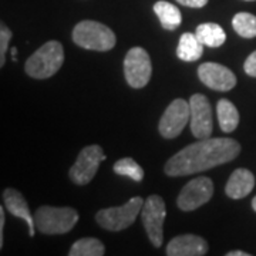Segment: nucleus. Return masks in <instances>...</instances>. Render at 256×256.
<instances>
[{"instance_id": "f257e3e1", "label": "nucleus", "mask_w": 256, "mask_h": 256, "mask_svg": "<svg viewBox=\"0 0 256 256\" xmlns=\"http://www.w3.org/2000/svg\"><path fill=\"white\" fill-rule=\"evenodd\" d=\"M240 152L238 141L232 138H202L185 146L165 164V174L185 176L210 170L235 160Z\"/></svg>"}, {"instance_id": "f03ea898", "label": "nucleus", "mask_w": 256, "mask_h": 256, "mask_svg": "<svg viewBox=\"0 0 256 256\" xmlns=\"http://www.w3.org/2000/svg\"><path fill=\"white\" fill-rule=\"evenodd\" d=\"M64 63V50L62 43L52 40L37 48L26 62L24 70L28 76L37 80H44L54 76Z\"/></svg>"}, {"instance_id": "7ed1b4c3", "label": "nucleus", "mask_w": 256, "mask_h": 256, "mask_svg": "<svg viewBox=\"0 0 256 256\" xmlns=\"http://www.w3.org/2000/svg\"><path fill=\"white\" fill-rule=\"evenodd\" d=\"M73 42L77 46L87 50L108 52L116 46V34L102 23L94 20H82L74 28Z\"/></svg>"}, {"instance_id": "20e7f679", "label": "nucleus", "mask_w": 256, "mask_h": 256, "mask_svg": "<svg viewBox=\"0 0 256 256\" xmlns=\"http://www.w3.org/2000/svg\"><path fill=\"white\" fill-rule=\"evenodd\" d=\"M36 228L44 235H63L70 232L78 220V212L73 208L40 206L34 212Z\"/></svg>"}, {"instance_id": "39448f33", "label": "nucleus", "mask_w": 256, "mask_h": 256, "mask_svg": "<svg viewBox=\"0 0 256 256\" xmlns=\"http://www.w3.org/2000/svg\"><path fill=\"white\" fill-rule=\"evenodd\" d=\"M142 205H144L142 198L134 196L121 206L98 210L96 215V220L98 222L101 228L118 232L122 229H127L136 222L137 216L141 214Z\"/></svg>"}, {"instance_id": "423d86ee", "label": "nucleus", "mask_w": 256, "mask_h": 256, "mask_svg": "<svg viewBox=\"0 0 256 256\" xmlns=\"http://www.w3.org/2000/svg\"><path fill=\"white\" fill-rule=\"evenodd\" d=\"M165 216H166V210H165L164 200L160 195H150L142 205L141 218L146 235L156 248L162 245Z\"/></svg>"}, {"instance_id": "0eeeda50", "label": "nucleus", "mask_w": 256, "mask_h": 256, "mask_svg": "<svg viewBox=\"0 0 256 256\" xmlns=\"http://www.w3.org/2000/svg\"><path fill=\"white\" fill-rule=\"evenodd\" d=\"M152 73L151 58L142 47H132L124 58V76L132 88L146 87Z\"/></svg>"}, {"instance_id": "6e6552de", "label": "nucleus", "mask_w": 256, "mask_h": 256, "mask_svg": "<svg viewBox=\"0 0 256 256\" xmlns=\"http://www.w3.org/2000/svg\"><path fill=\"white\" fill-rule=\"evenodd\" d=\"M106 161V154L100 146H88L82 148L74 165L70 168V178L77 185H87L96 176L98 166Z\"/></svg>"}, {"instance_id": "1a4fd4ad", "label": "nucleus", "mask_w": 256, "mask_h": 256, "mask_svg": "<svg viewBox=\"0 0 256 256\" xmlns=\"http://www.w3.org/2000/svg\"><path fill=\"white\" fill-rule=\"evenodd\" d=\"M212 195H214V182L206 176H198L191 180L184 186L176 200V205L180 210L185 212L195 210L210 201Z\"/></svg>"}, {"instance_id": "9d476101", "label": "nucleus", "mask_w": 256, "mask_h": 256, "mask_svg": "<svg viewBox=\"0 0 256 256\" xmlns=\"http://www.w3.org/2000/svg\"><path fill=\"white\" fill-rule=\"evenodd\" d=\"M191 118V108H190V101H185L182 98L174 100L162 114L160 120L158 130L160 134L164 138H175L178 137L188 121Z\"/></svg>"}, {"instance_id": "9b49d317", "label": "nucleus", "mask_w": 256, "mask_h": 256, "mask_svg": "<svg viewBox=\"0 0 256 256\" xmlns=\"http://www.w3.org/2000/svg\"><path fill=\"white\" fill-rule=\"evenodd\" d=\"M191 108V132L198 140L210 138L212 134V108L210 100L204 94H194L190 100Z\"/></svg>"}, {"instance_id": "f8f14e48", "label": "nucleus", "mask_w": 256, "mask_h": 256, "mask_svg": "<svg viewBox=\"0 0 256 256\" xmlns=\"http://www.w3.org/2000/svg\"><path fill=\"white\" fill-rule=\"evenodd\" d=\"M198 77L215 92H229L236 86V76L228 67L218 63H204L198 67Z\"/></svg>"}, {"instance_id": "ddd939ff", "label": "nucleus", "mask_w": 256, "mask_h": 256, "mask_svg": "<svg viewBox=\"0 0 256 256\" xmlns=\"http://www.w3.org/2000/svg\"><path fill=\"white\" fill-rule=\"evenodd\" d=\"M208 254L206 240L196 235H180L166 246L168 256H202Z\"/></svg>"}, {"instance_id": "4468645a", "label": "nucleus", "mask_w": 256, "mask_h": 256, "mask_svg": "<svg viewBox=\"0 0 256 256\" xmlns=\"http://www.w3.org/2000/svg\"><path fill=\"white\" fill-rule=\"evenodd\" d=\"M3 202H4L6 210H9L13 216L26 220V224L28 225V235L30 236H34V229H36L34 216L30 214L28 202L23 198V195L18 190L6 188L3 191Z\"/></svg>"}, {"instance_id": "2eb2a0df", "label": "nucleus", "mask_w": 256, "mask_h": 256, "mask_svg": "<svg viewBox=\"0 0 256 256\" xmlns=\"http://www.w3.org/2000/svg\"><path fill=\"white\" fill-rule=\"evenodd\" d=\"M255 186V176L246 168H238L229 176L225 192L232 200H240L248 196Z\"/></svg>"}, {"instance_id": "dca6fc26", "label": "nucleus", "mask_w": 256, "mask_h": 256, "mask_svg": "<svg viewBox=\"0 0 256 256\" xmlns=\"http://www.w3.org/2000/svg\"><path fill=\"white\" fill-rule=\"evenodd\" d=\"M154 12L161 22V26L168 30V32H172L181 26V22H182V16H181V12L180 9L170 3V2H165V0H160L154 4Z\"/></svg>"}, {"instance_id": "f3484780", "label": "nucleus", "mask_w": 256, "mask_h": 256, "mask_svg": "<svg viewBox=\"0 0 256 256\" xmlns=\"http://www.w3.org/2000/svg\"><path fill=\"white\" fill-rule=\"evenodd\" d=\"M202 53H204V44L196 37V34L190 33V32L184 33L180 38V43H178L176 56L182 62H196L201 58Z\"/></svg>"}, {"instance_id": "a211bd4d", "label": "nucleus", "mask_w": 256, "mask_h": 256, "mask_svg": "<svg viewBox=\"0 0 256 256\" xmlns=\"http://www.w3.org/2000/svg\"><path fill=\"white\" fill-rule=\"evenodd\" d=\"M216 114H218L220 127L224 132L229 134V132L236 130L239 124V112L238 108L234 106V102H230L226 98H222V100L218 101Z\"/></svg>"}, {"instance_id": "6ab92c4d", "label": "nucleus", "mask_w": 256, "mask_h": 256, "mask_svg": "<svg viewBox=\"0 0 256 256\" xmlns=\"http://www.w3.org/2000/svg\"><path fill=\"white\" fill-rule=\"evenodd\" d=\"M195 34L201 40L204 46L208 47H220L226 40V34L224 28L216 23H202L196 28Z\"/></svg>"}, {"instance_id": "aec40b11", "label": "nucleus", "mask_w": 256, "mask_h": 256, "mask_svg": "<svg viewBox=\"0 0 256 256\" xmlns=\"http://www.w3.org/2000/svg\"><path fill=\"white\" fill-rule=\"evenodd\" d=\"M106 254V246L96 238H82L74 242L70 248V256H102Z\"/></svg>"}, {"instance_id": "412c9836", "label": "nucleus", "mask_w": 256, "mask_h": 256, "mask_svg": "<svg viewBox=\"0 0 256 256\" xmlns=\"http://www.w3.org/2000/svg\"><path fill=\"white\" fill-rule=\"evenodd\" d=\"M232 26L240 37H245V38L256 37V16L250 13L240 12L238 14H235L232 18Z\"/></svg>"}, {"instance_id": "4be33fe9", "label": "nucleus", "mask_w": 256, "mask_h": 256, "mask_svg": "<svg viewBox=\"0 0 256 256\" xmlns=\"http://www.w3.org/2000/svg\"><path fill=\"white\" fill-rule=\"evenodd\" d=\"M112 170H114L116 174L128 176V178H131L136 182H141L144 180V170L132 158H122V160H118L114 164Z\"/></svg>"}, {"instance_id": "5701e85b", "label": "nucleus", "mask_w": 256, "mask_h": 256, "mask_svg": "<svg viewBox=\"0 0 256 256\" xmlns=\"http://www.w3.org/2000/svg\"><path fill=\"white\" fill-rule=\"evenodd\" d=\"M12 38V30L6 24L0 26V67L6 63V52L9 48V42Z\"/></svg>"}, {"instance_id": "b1692460", "label": "nucleus", "mask_w": 256, "mask_h": 256, "mask_svg": "<svg viewBox=\"0 0 256 256\" xmlns=\"http://www.w3.org/2000/svg\"><path fill=\"white\" fill-rule=\"evenodd\" d=\"M244 68H245V73H246L248 76L255 77L256 78V52H254V53L245 60Z\"/></svg>"}, {"instance_id": "393cba45", "label": "nucleus", "mask_w": 256, "mask_h": 256, "mask_svg": "<svg viewBox=\"0 0 256 256\" xmlns=\"http://www.w3.org/2000/svg\"><path fill=\"white\" fill-rule=\"evenodd\" d=\"M176 2L182 6L192 8V9H201L208 3V0H176Z\"/></svg>"}, {"instance_id": "a878e982", "label": "nucleus", "mask_w": 256, "mask_h": 256, "mask_svg": "<svg viewBox=\"0 0 256 256\" xmlns=\"http://www.w3.org/2000/svg\"><path fill=\"white\" fill-rule=\"evenodd\" d=\"M3 230H4V208H0V248L3 246Z\"/></svg>"}, {"instance_id": "bb28decb", "label": "nucleus", "mask_w": 256, "mask_h": 256, "mask_svg": "<svg viewBox=\"0 0 256 256\" xmlns=\"http://www.w3.org/2000/svg\"><path fill=\"white\" fill-rule=\"evenodd\" d=\"M226 256H249V254L244 250H232V252H228Z\"/></svg>"}, {"instance_id": "cd10ccee", "label": "nucleus", "mask_w": 256, "mask_h": 256, "mask_svg": "<svg viewBox=\"0 0 256 256\" xmlns=\"http://www.w3.org/2000/svg\"><path fill=\"white\" fill-rule=\"evenodd\" d=\"M16 53H18V48H12V56H13V60H16Z\"/></svg>"}, {"instance_id": "c85d7f7f", "label": "nucleus", "mask_w": 256, "mask_h": 256, "mask_svg": "<svg viewBox=\"0 0 256 256\" xmlns=\"http://www.w3.org/2000/svg\"><path fill=\"white\" fill-rule=\"evenodd\" d=\"M252 208H254V210H256V196L252 200Z\"/></svg>"}, {"instance_id": "c756f323", "label": "nucleus", "mask_w": 256, "mask_h": 256, "mask_svg": "<svg viewBox=\"0 0 256 256\" xmlns=\"http://www.w3.org/2000/svg\"><path fill=\"white\" fill-rule=\"evenodd\" d=\"M246 2H254V0H246Z\"/></svg>"}]
</instances>
